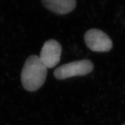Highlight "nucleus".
I'll return each mask as SVG.
<instances>
[{"mask_svg":"<svg viewBox=\"0 0 125 125\" xmlns=\"http://www.w3.org/2000/svg\"><path fill=\"white\" fill-rule=\"evenodd\" d=\"M48 68L40 57L30 56L26 60L21 73L23 88L29 92H35L43 86L46 81Z\"/></svg>","mask_w":125,"mask_h":125,"instance_id":"f257e3e1","label":"nucleus"},{"mask_svg":"<svg viewBox=\"0 0 125 125\" xmlns=\"http://www.w3.org/2000/svg\"><path fill=\"white\" fill-rule=\"evenodd\" d=\"M93 68V64L89 60L75 61L56 68L54 71V76L56 79L60 80L74 76H84L91 73Z\"/></svg>","mask_w":125,"mask_h":125,"instance_id":"f03ea898","label":"nucleus"},{"mask_svg":"<svg viewBox=\"0 0 125 125\" xmlns=\"http://www.w3.org/2000/svg\"><path fill=\"white\" fill-rule=\"evenodd\" d=\"M86 46L91 51L97 52H106L112 48V41L104 31L92 29L86 31L84 36Z\"/></svg>","mask_w":125,"mask_h":125,"instance_id":"7ed1b4c3","label":"nucleus"},{"mask_svg":"<svg viewBox=\"0 0 125 125\" xmlns=\"http://www.w3.org/2000/svg\"><path fill=\"white\" fill-rule=\"evenodd\" d=\"M62 52V46L59 42L49 40L44 43L39 57L47 68H52L60 62Z\"/></svg>","mask_w":125,"mask_h":125,"instance_id":"20e7f679","label":"nucleus"},{"mask_svg":"<svg viewBox=\"0 0 125 125\" xmlns=\"http://www.w3.org/2000/svg\"><path fill=\"white\" fill-rule=\"evenodd\" d=\"M43 5L54 13L65 15L73 11L76 5V0H41Z\"/></svg>","mask_w":125,"mask_h":125,"instance_id":"39448f33","label":"nucleus"},{"mask_svg":"<svg viewBox=\"0 0 125 125\" xmlns=\"http://www.w3.org/2000/svg\"><path fill=\"white\" fill-rule=\"evenodd\" d=\"M122 125H125V123H124V124H123Z\"/></svg>","mask_w":125,"mask_h":125,"instance_id":"423d86ee","label":"nucleus"}]
</instances>
